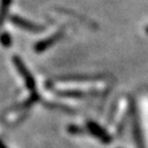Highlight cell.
<instances>
[{
	"label": "cell",
	"instance_id": "6da1fadb",
	"mask_svg": "<svg viewBox=\"0 0 148 148\" xmlns=\"http://www.w3.org/2000/svg\"><path fill=\"white\" fill-rule=\"evenodd\" d=\"M12 60H13V64H14V66H16V69H18V71H19L20 75L23 77L27 89L30 90L31 92H33V93H35V90H36V88H35V87H36L35 80H34L33 75L30 73V70H29L27 67L25 66V64L23 63V60H22L19 56H13V57H12Z\"/></svg>",
	"mask_w": 148,
	"mask_h": 148
},
{
	"label": "cell",
	"instance_id": "7a4b0ae2",
	"mask_svg": "<svg viewBox=\"0 0 148 148\" xmlns=\"http://www.w3.org/2000/svg\"><path fill=\"white\" fill-rule=\"evenodd\" d=\"M10 21L16 25V27H20V29H23L25 31L29 32H41L43 31L45 27L40 25V24H36V23H33V22L29 21L27 19H23L21 16H12L10 18Z\"/></svg>",
	"mask_w": 148,
	"mask_h": 148
},
{
	"label": "cell",
	"instance_id": "3957f363",
	"mask_svg": "<svg viewBox=\"0 0 148 148\" xmlns=\"http://www.w3.org/2000/svg\"><path fill=\"white\" fill-rule=\"evenodd\" d=\"M88 130H89V132L97 137L100 142L104 144H110L112 142V137L106 133V131L104 128H102V127L99 125V124H97L95 122H88Z\"/></svg>",
	"mask_w": 148,
	"mask_h": 148
},
{
	"label": "cell",
	"instance_id": "277c9868",
	"mask_svg": "<svg viewBox=\"0 0 148 148\" xmlns=\"http://www.w3.org/2000/svg\"><path fill=\"white\" fill-rule=\"evenodd\" d=\"M62 37H63V33L62 32H57V33H55L52 36L46 37V38H44L42 41L37 42L34 45V49H35V52H37V53H42L44 51L48 49L49 47H52L54 44L57 43V41H59Z\"/></svg>",
	"mask_w": 148,
	"mask_h": 148
},
{
	"label": "cell",
	"instance_id": "5b68a950",
	"mask_svg": "<svg viewBox=\"0 0 148 148\" xmlns=\"http://www.w3.org/2000/svg\"><path fill=\"white\" fill-rule=\"evenodd\" d=\"M11 1L12 0H0V27H2L3 22L5 21L7 16H8Z\"/></svg>",
	"mask_w": 148,
	"mask_h": 148
},
{
	"label": "cell",
	"instance_id": "8992f818",
	"mask_svg": "<svg viewBox=\"0 0 148 148\" xmlns=\"http://www.w3.org/2000/svg\"><path fill=\"white\" fill-rule=\"evenodd\" d=\"M0 43L2 46L5 47H10L11 44H12V38H11L10 34L8 32H3L1 35H0Z\"/></svg>",
	"mask_w": 148,
	"mask_h": 148
},
{
	"label": "cell",
	"instance_id": "52a82bcc",
	"mask_svg": "<svg viewBox=\"0 0 148 148\" xmlns=\"http://www.w3.org/2000/svg\"><path fill=\"white\" fill-rule=\"evenodd\" d=\"M68 130H69V132L73 133V134H79V133H81V130L77 126H69Z\"/></svg>",
	"mask_w": 148,
	"mask_h": 148
},
{
	"label": "cell",
	"instance_id": "ba28073f",
	"mask_svg": "<svg viewBox=\"0 0 148 148\" xmlns=\"http://www.w3.org/2000/svg\"><path fill=\"white\" fill-rule=\"evenodd\" d=\"M0 148H8V147H7V146L5 145V144L2 143V140H1V139H0Z\"/></svg>",
	"mask_w": 148,
	"mask_h": 148
},
{
	"label": "cell",
	"instance_id": "9c48e42d",
	"mask_svg": "<svg viewBox=\"0 0 148 148\" xmlns=\"http://www.w3.org/2000/svg\"><path fill=\"white\" fill-rule=\"evenodd\" d=\"M146 32H147V34H148V27H146Z\"/></svg>",
	"mask_w": 148,
	"mask_h": 148
}]
</instances>
